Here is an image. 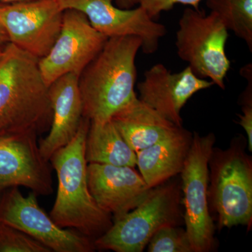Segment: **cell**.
I'll return each instance as SVG.
<instances>
[{"label":"cell","instance_id":"9c48e42d","mask_svg":"<svg viewBox=\"0 0 252 252\" xmlns=\"http://www.w3.org/2000/svg\"><path fill=\"white\" fill-rule=\"evenodd\" d=\"M108 39L92 27L83 13L64 10L59 36L49 52L38 63L46 85L68 74L80 77Z\"/></svg>","mask_w":252,"mask_h":252},{"label":"cell","instance_id":"ba28073f","mask_svg":"<svg viewBox=\"0 0 252 252\" xmlns=\"http://www.w3.org/2000/svg\"><path fill=\"white\" fill-rule=\"evenodd\" d=\"M0 223L11 225L49 248L51 252H94V240L62 228L39 206L37 195L25 196L19 187L0 194Z\"/></svg>","mask_w":252,"mask_h":252},{"label":"cell","instance_id":"cb8c5ba5","mask_svg":"<svg viewBox=\"0 0 252 252\" xmlns=\"http://www.w3.org/2000/svg\"><path fill=\"white\" fill-rule=\"evenodd\" d=\"M7 43H9V39H8L7 35H6L5 32L3 31L2 28L0 26V46L3 47Z\"/></svg>","mask_w":252,"mask_h":252},{"label":"cell","instance_id":"5b68a950","mask_svg":"<svg viewBox=\"0 0 252 252\" xmlns=\"http://www.w3.org/2000/svg\"><path fill=\"white\" fill-rule=\"evenodd\" d=\"M228 30L217 13L205 15L191 7L184 11L176 32L177 54L201 79H210L225 89L224 80L230 67L225 53Z\"/></svg>","mask_w":252,"mask_h":252},{"label":"cell","instance_id":"603a6c76","mask_svg":"<svg viewBox=\"0 0 252 252\" xmlns=\"http://www.w3.org/2000/svg\"><path fill=\"white\" fill-rule=\"evenodd\" d=\"M202 1L203 0H140L139 5L154 19L162 11L172 9L177 4L188 5L194 9L199 10V5Z\"/></svg>","mask_w":252,"mask_h":252},{"label":"cell","instance_id":"7a4b0ae2","mask_svg":"<svg viewBox=\"0 0 252 252\" xmlns=\"http://www.w3.org/2000/svg\"><path fill=\"white\" fill-rule=\"evenodd\" d=\"M90 124L89 119L83 118L72 141L50 158L59 185L49 215L62 228L74 230L94 241L110 228L113 220L99 208L88 185L85 144Z\"/></svg>","mask_w":252,"mask_h":252},{"label":"cell","instance_id":"ffe728a7","mask_svg":"<svg viewBox=\"0 0 252 252\" xmlns=\"http://www.w3.org/2000/svg\"><path fill=\"white\" fill-rule=\"evenodd\" d=\"M147 245L149 252H193L186 230L177 225L160 228Z\"/></svg>","mask_w":252,"mask_h":252},{"label":"cell","instance_id":"d6986e66","mask_svg":"<svg viewBox=\"0 0 252 252\" xmlns=\"http://www.w3.org/2000/svg\"><path fill=\"white\" fill-rule=\"evenodd\" d=\"M207 7L217 13L228 31L245 41L252 51V0H206Z\"/></svg>","mask_w":252,"mask_h":252},{"label":"cell","instance_id":"4316f807","mask_svg":"<svg viewBox=\"0 0 252 252\" xmlns=\"http://www.w3.org/2000/svg\"><path fill=\"white\" fill-rule=\"evenodd\" d=\"M3 48L4 47H1V46H0V58H1V54H2Z\"/></svg>","mask_w":252,"mask_h":252},{"label":"cell","instance_id":"ac0fdd59","mask_svg":"<svg viewBox=\"0 0 252 252\" xmlns=\"http://www.w3.org/2000/svg\"><path fill=\"white\" fill-rule=\"evenodd\" d=\"M85 157L88 164L135 167L137 163L135 152L123 138L112 120L91 122L86 137Z\"/></svg>","mask_w":252,"mask_h":252},{"label":"cell","instance_id":"2e32d148","mask_svg":"<svg viewBox=\"0 0 252 252\" xmlns=\"http://www.w3.org/2000/svg\"><path fill=\"white\" fill-rule=\"evenodd\" d=\"M111 120L135 153L166 138L180 127L137 97L114 114Z\"/></svg>","mask_w":252,"mask_h":252},{"label":"cell","instance_id":"7402d4cb","mask_svg":"<svg viewBox=\"0 0 252 252\" xmlns=\"http://www.w3.org/2000/svg\"><path fill=\"white\" fill-rule=\"evenodd\" d=\"M242 74L248 79V84L240 96L242 114H238V124L246 132L248 136V148L252 151V64H248L242 69Z\"/></svg>","mask_w":252,"mask_h":252},{"label":"cell","instance_id":"30bf717a","mask_svg":"<svg viewBox=\"0 0 252 252\" xmlns=\"http://www.w3.org/2000/svg\"><path fill=\"white\" fill-rule=\"evenodd\" d=\"M63 11L58 0L0 4V26L9 42L39 60L59 36Z\"/></svg>","mask_w":252,"mask_h":252},{"label":"cell","instance_id":"277c9868","mask_svg":"<svg viewBox=\"0 0 252 252\" xmlns=\"http://www.w3.org/2000/svg\"><path fill=\"white\" fill-rule=\"evenodd\" d=\"M243 137L226 149L215 148L209 160V207L217 215L218 228L252 223V160Z\"/></svg>","mask_w":252,"mask_h":252},{"label":"cell","instance_id":"44dd1931","mask_svg":"<svg viewBox=\"0 0 252 252\" xmlns=\"http://www.w3.org/2000/svg\"><path fill=\"white\" fill-rule=\"evenodd\" d=\"M0 252H51L49 248L14 227L0 223Z\"/></svg>","mask_w":252,"mask_h":252},{"label":"cell","instance_id":"8992f818","mask_svg":"<svg viewBox=\"0 0 252 252\" xmlns=\"http://www.w3.org/2000/svg\"><path fill=\"white\" fill-rule=\"evenodd\" d=\"M180 187L176 183L158 186L132 211L113 221L110 228L94 240L96 250L142 252L160 228L180 220Z\"/></svg>","mask_w":252,"mask_h":252},{"label":"cell","instance_id":"484cf974","mask_svg":"<svg viewBox=\"0 0 252 252\" xmlns=\"http://www.w3.org/2000/svg\"><path fill=\"white\" fill-rule=\"evenodd\" d=\"M123 3L129 5V6H134L135 4H139L140 0H119Z\"/></svg>","mask_w":252,"mask_h":252},{"label":"cell","instance_id":"e0dca14e","mask_svg":"<svg viewBox=\"0 0 252 252\" xmlns=\"http://www.w3.org/2000/svg\"><path fill=\"white\" fill-rule=\"evenodd\" d=\"M193 135L183 127L157 143L136 152L140 174L151 189L162 185L182 171Z\"/></svg>","mask_w":252,"mask_h":252},{"label":"cell","instance_id":"8fae6325","mask_svg":"<svg viewBox=\"0 0 252 252\" xmlns=\"http://www.w3.org/2000/svg\"><path fill=\"white\" fill-rule=\"evenodd\" d=\"M61 9H75L83 13L92 27L107 38L137 36L142 41L141 49L146 54L157 51L159 42L167 34L165 26L154 21L139 6L122 9L113 0H58Z\"/></svg>","mask_w":252,"mask_h":252},{"label":"cell","instance_id":"3957f363","mask_svg":"<svg viewBox=\"0 0 252 252\" xmlns=\"http://www.w3.org/2000/svg\"><path fill=\"white\" fill-rule=\"evenodd\" d=\"M142 41L137 36L109 38L79 78L83 117L104 122L137 97L136 56Z\"/></svg>","mask_w":252,"mask_h":252},{"label":"cell","instance_id":"9a60e30c","mask_svg":"<svg viewBox=\"0 0 252 252\" xmlns=\"http://www.w3.org/2000/svg\"><path fill=\"white\" fill-rule=\"evenodd\" d=\"M79 76L68 74L49 86L52 120L47 135L39 141L42 157L49 160L55 152L72 141L83 119Z\"/></svg>","mask_w":252,"mask_h":252},{"label":"cell","instance_id":"7c38bea8","mask_svg":"<svg viewBox=\"0 0 252 252\" xmlns=\"http://www.w3.org/2000/svg\"><path fill=\"white\" fill-rule=\"evenodd\" d=\"M20 187L37 196L54 193L52 166L41 155L38 136L0 139V194Z\"/></svg>","mask_w":252,"mask_h":252},{"label":"cell","instance_id":"6da1fadb","mask_svg":"<svg viewBox=\"0 0 252 252\" xmlns=\"http://www.w3.org/2000/svg\"><path fill=\"white\" fill-rule=\"evenodd\" d=\"M39 59L7 43L0 58V139L49 131L52 109Z\"/></svg>","mask_w":252,"mask_h":252},{"label":"cell","instance_id":"52a82bcc","mask_svg":"<svg viewBox=\"0 0 252 252\" xmlns=\"http://www.w3.org/2000/svg\"><path fill=\"white\" fill-rule=\"evenodd\" d=\"M216 137L195 132L181 171L186 233L193 252H208L215 246V225L209 207V160Z\"/></svg>","mask_w":252,"mask_h":252},{"label":"cell","instance_id":"5bb4252c","mask_svg":"<svg viewBox=\"0 0 252 252\" xmlns=\"http://www.w3.org/2000/svg\"><path fill=\"white\" fill-rule=\"evenodd\" d=\"M87 179L94 201L113 221L138 206L153 189L132 167L89 163Z\"/></svg>","mask_w":252,"mask_h":252},{"label":"cell","instance_id":"4fadbf2b","mask_svg":"<svg viewBox=\"0 0 252 252\" xmlns=\"http://www.w3.org/2000/svg\"><path fill=\"white\" fill-rule=\"evenodd\" d=\"M213 85L211 81L197 77L189 66L180 72L172 73L158 63L144 72V80L137 84L138 98L181 127L183 124L181 111L189 99Z\"/></svg>","mask_w":252,"mask_h":252},{"label":"cell","instance_id":"d4e9b609","mask_svg":"<svg viewBox=\"0 0 252 252\" xmlns=\"http://www.w3.org/2000/svg\"><path fill=\"white\" fill-rule=\"evenodd\" d=\"M26 1H31V0H0V4H13V3Z\"/></svg>","mask_w":252,"mask_h":252}]
</instances>
